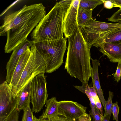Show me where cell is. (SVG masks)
Masks as SVG:
<instances>
[{
    "instance_id": "cell-1",
    "label": "cell",
    "mask_w": 121,
    "mask_h": 121,
    "mask_svg": "<svg viewBox=\"0 0 121 121\" xmlns=\"http://www.w3.org/2000/svg\"><path fill=\"white\" fill-rule=\"evenodd\" d=\"M46 14L45 7L42 3H39L25 5L19 10L6 16L0 27V36H7L5 52L10 53L27 39Z\"/></svg>"
},
{
    "instance_id": "cell-2",
    "label": "cell",
    "mask_w": 121,
    "mask_h": 121,
    "mask_svg": "<svg viewBox=\"0 0 121 121\" xmlns=\"http://www.w3.org/2000/svg\"><path fill=\"white\" fill-rule=\"evenodd\" d=\"M67 38L68 45L65 69L71 77L78 79L82 84H88L92 69L90 62L91 46L78 25Z\"/></svg>"
},
{
    "instance_id": "cell-3",
    "label": "cell",
    "mask_w": 121,
    "mask_h": 121,
    "mask_svg": "<svg viewBox=\"0 0 121 121\" xmlns=\"http://www.w3.org/2000/svg\"><path fill=\"white\" fill-rule=\"evenodd\" d=\"M67 9L57 2L33 30L34 41L52 40L64 38L63 23Z\"/></svg>"
},
{
    "instance_id": "cell-4",
    "label": "cell",
    "mask_w": 121,
    "mask_h": 121,
    "mask_svg": "<svg viewBox=\"0 0 121 121\" xmlns=\"http://www.w3.org/2000/svg\"><path fill=\"white\" fill-rule=\"evenodd\" d=\"M31 41L44 61L47 73H52L62 65L67 48L66 39Z\"/></svg>"
},
{
    "instance_id": "cell-5",
    "label": "cell",
    "mask_w": 121,
    "mask_h": 121,
    "mask_svg": "<svg viewBox=\"0 0 121 121\" xmlns=\"http://www.w3.org/2000/svg\"><path fill=\"white\" fill-rule=\"evenodd\" d=\"M29 59L19 82L12 91L17 96L36 76L46 72L44 61L32 44Z\"/></svg>"
},
{
    "instance_id": "cell-6",
    "label": "cell",
    "mask_w": 121,
    "mask_h": 121,
    "mask_svg": "<svg viewBox=\"0 0 121 121\" xmlns=\"http://www.w3.org/2000/svg\"><path fill=\"white\" fill-rule=\"evenodd\" d=\"M84 37L92 46L96 47L101 39L107 34L121 28V22L111 23L100 22L92 19L80 27Z\"/></svg>"
},
{
    "instance_id": "cell-7",
    "label": "cell",
    "mask_w": 121,
    "mask_h": 121,
    "mask_svg": "<svg viewBox=\"0 0 121 121\" xmlns=\"http://www.w3.org/2000/svg\"><path fill=\"white\" fill-rule=\"evenodd\" d=\"M44 73L38 74L32 80L30 88V102L33 112H40L47 100L46 76Z\"/></svg>"
},
{
    "instance_id": "cell-8",
    "label": "cell",
    "mask_w": 121,
    "mask_h": 121,
    "mask_svg": "<svg viewBox=\"0 0 121 121\" xmlns=\"http://www.w3.org/2000/svg\"><path fill=\"white\" fill-rule=\"evenodd\" d=\"M17 105V96L6 80L0 85V121H3Z\"/></svg>"
},
{
    "instance_id": "cell-9",
    "label": "cell",
    "mask_w": 121,
    "mask_h": 121,
    "mask_svg": "<svg viewBox=\"0 0 121 121\" xmlns=\"http://www.w3.org/2000/svg\"><path fill=\"white\" fill-rule=\"evenodd\" d=\"M59 115H62L70 121H78L79 118L87 114V108L73 101H58Z\"/></svg>"
},
{
    "instance_id": "cell-10",
    "label": "cell",
    "mask_w": 121,
    "mask_h": 121,
    "mask_svg": "<svg viewBox=\"0 0 121 121\" xmlns=\"http://www.w3.org/2000/svg\"><path fill=\"white\" fill-rule=\"evenodd\" d=\"M80 0H73L65 16L63 23V33L66 39L72 35L78 26V10Z\"/></svg>"
},
{
    "instance_id": "cell-11",
    "label": "cell",
    "mask_w": 121,
    "mask_h": 121,
    "mask_svg": "<svg viewBox=\"0 0 121 121\" xmlns=\"http://www.w3.org/2000/svg\"><path fill=\"white\" fill-rule=\"evenodd\" d=\"M32 45L31 41L27 39L17 46L13 51L8 62L6 69V81L9 84L11 82L13 73L20 58L28 48Z\"/></svg>"
},
{
    "instance_id": "cell-12",
    "label": "cell",
    "mask_w": 121,
    "mask_h": 121,
    "mask_svg": "<svg viewBox=\"0 0 121 121\" xmlns=\"http://www.w3.org/2000/svg\"><path fill=\"white\" fill-rule=\"evenodd\" d=\"M98 48L110 62L113 63L121 62V42L116 43H103L99 45Z\"/></svg>"
},
{
    "instance_id": "cell-13",
    "label": "cell",
    "mask_w": 121,
    "mask_h": 121,
    "mask_svg": "<svg viewBox=\"0 0 121 121\" xmlns=\"http://www.w3.org/2000/svg\"><path fill=\"white\" fill-rule=\"evenodd\" d=\"M30 48H28L21 56L15 69L11 82L9 84L12 90L18 83L27 62L31 53Z\"/></svg>"
},
{
    "instance_id": "cell-14",
    "label": "cell",
    "mask_w": 121,
    "mask_h": 121,
    "mask_svg": "<svg viewBox=\"0 0 121 121\" xmlns=\"http://www.w3.org/2000/svg\"><path fill=\"white\" fill-rule=\"evenodd\" d=\"M92 63V69L91 77L92 79V82L95 87L98 95L103 106L104 110L105 108L106 101L103 95V91L100 85L99 76L98 68L100 65V63L99 60L91 59Z\"/></svg>"
},
{
    "instance_id": "cell-15",
    "label": "cell",
    "mask_w": 121,
    "mask_h": 121,
    "mask_svg": "<svg viewBox=\"0 0 121 121\" xmlns=\"http://www.w3.org/2000/svg\"><path fill=\"white\" fill-rule=\"evenodd\" d=\"M32 80L29 82L17 95V105L16 109L19 112L30 104L31 100L30 88Z\"/></svg>"
},
{
    "instance_id": "cell-16",
    "label": "cell",
    "mask_w": 121,
    "mask_h": 121,
    "mask_svg": "<svg viewBox=\"0 0 121 121\" xmlns=\"http://www.w3.org/2000/svg\"><path fill=\"white\" fill-rule=\"evenodd\" d=\"M58 101L56 97H52L46 101V108L39 118L48 119L59 115Z\"/></svg>"
},
{
    "instance_id": "cell-17",
    "label": "cell",
    "mask_w": 121,
    "mask_h": 121,
    "mask_svg": "<svg viewBox=\"0 0 121 121\" xmlns=\"http://www.w3.org/2000/svg\"><path fill=\"white\" fill-rule=\"evenodd\" d=\"M121 42V28L115 30L104 36L101 40L97 47L102 43H116Z\"/></svg>"
},
{
    "instance_id": "cell-18",
    "label": "cell",
    "mask_w": 121,
    "mask_h": 121,
    "mask_svg": "<svg viewBox=\"0 0 121 121\" xmlns=\"http://www.w3.org/2000/svg\"><path fill=\"white\" fill-rule=\"evenodd\" d=\"M92 12L79 6L77 15L78 25L81 27L92 19Z\"/></svg>"
},
{
    "instance_id": "cell-19",
    "label": "cell",
    "mask_w": 121,
    "mask_h": 121,
    "mask_svg": "<svg viewBox=\"0 0 121 121\" xmlns=\"http://www.w3.org/2000/svg\"><path fill=\"white\" fill-rule=\"evenodd\" d=\"M102 4V0H80L79 7L92 12L96 6Z\"/></svg>"
},
{
    "instance_id": "cell-20",
    "label": "cell",
    "mask_w": 121,
    "mask_h": 121,
    "mask_svg": "<svg viewBox=\"0 0 121 121\" xmlns=\"http://www.w3.org/2000/svg\"><path fill=\"white\" fill-rule=\"evenodd\" d=\"M108 97L107 101H106L104 109V116L109 115L111 116L112 113V109L113 104L112 99L113 96V93L110 91L108 92Z\"/></svg>"
},
{
    "instance_id": "cell-21",
    "label": "cell",
    "mask_w": 121,
    "mask_h": 121,
    "mask_svg": "<svg viewBox=\"0 0 121 121\" xmlns=\"http://www.w3.org/2000/svg\"><path fill=\"white\" fill-rule=\"evenodd\" d=\"M23 110V113L21 121H34L33 112L30 108V104Z\"/></svg>"
},
{
    "instance_id": "cell-22",
    "label": "cell",
    "mask_w": 121,
    "mask_h": 121,
    "mask_svg": "<svg viewBox=\"0 0 121 121\" xmlns=\"http://www.w3.org/2000/svg\"><path fill=\"white\" fill-rule=\"evenodd\" d=\"M33 118L34 121H70L65 117H61L58 115L45 119L37 118L35 115H33Z\"/></svg>"
},
{
    "instance_id": "cell-23",
    "label": "cell",
    "mask_w": 121,
    "mask_h": 121,
    "mask_svg": "<svg viewBox=\"0 0 121 121\" xmlns=\"http://www.w3.org/2000/svg\"><path fill=\"white\" fill-rule=\"evenodd\" d=\"M19 112L16 108L3 121H18Z\"/></svg>"
},
{
    "instance_id": "cell-24",
    "label": "cell",
    "mask_w": 121,
    "mask_h": 121,
    "mask_svg": "<svg viewBox=\"0 0 121 121\" xmlns=\"http://www.w3.org/2000/svg\"><path fill=\"white\" fill-rule=\"evenodd\" d=\"M108 20L114 22H121V8L108 18Z\"/></svg>"
},
{
    "instance_id": "cell-25",
    "label": "cell",
    "mask_w": 121,
    "mask_h": 121,
    "mask_svg": "<svg viewBox=\"0 0 121 121\" xmlns=\"http://www.w3.org/2000/svg\"><path fill=\"white\" fill-rule=\"evenodd\" d=\"M119 110V107L118 105L117 102L113 104L112 109L113 114V119L116 121H119L118 116Z\"/></svg>"
},
{
    "instance_id": "cell-26",
    "label": "cell",
    "mask_w": 121,
    "mask_h": 121,
    "mask_svg": "<svg viewBox=\"0 0 121 121\" xmlns=\"http://www.w3.org/2000/svg\"><path fill=\"white\" fill-rule=\"evenodd\" d=\"M112 75H113L115 81L117 82H119L121 78V62H118L116 72Z\"/></svg>"
},
{
    "instance_id": "cell-27",
    "label": "cell",
    "mask_w": 121,
    "mask_h": 121,
    "mask_svg": "<svg viewBox=\"0 0 121 121\" xmlns=\"http://www.w3.org/2000/svg\"><path fill=\"white\" fill-rule=\"evenodd\" d=\"M88 97L90 101V105L91 108V112H90V114L92 117V121H94V117L95 115V109L96 106L95 105V101L93 98L92 96H89Z\"/></svg>"
},
{
    "instance_id": "cell-28",
    "label": "cell",
    "mask_w": 121,
    "mask_h": 121,
    "mask_svg": "<svg viewBox=\"0 0 121 121\" xmlns=\"http://www.w3.org/2000/svg\"><path fill=\"white\" fill-rule=\"evenodd\" d=\"M104 8L108 9H111L113 8L117 7L116 5L111 0H102Z\"/></svg>"
},
{
    "instance_id": "cell-29",
    "label": "cell",
    "mask_w": 121,
    "mask_h": 121,
    "mask_svg": "<svg viewBox=\"0 0 121 121\" xmlns=\"http://www.w3.org/2000/svg\"><path fill=\"white\" fill-rule=\"evenodd\" d=\"M95 113L94 121H101L103 116L101 115L99 110L96 106L95 109Z\"/></svg>"
},
{
    "instance_id": "cell-30",
    "label": "cell",
    "mask_w": 121,
    "mask_h": 121,
    "mask_svg": "<svg viewBox=\"0 0 121 121\" xmlns=\"http://www.w3.org/2000/svg\"><path fill=\"white\" fill-rule=\"evenodd\" d=\"M73 0H61L58 2L65 8L68 9L70 6Z\"/></svg>"
},
{
    "instance_id": "cell-31",
    "label": "cell",
    "mask_w": 121,
    "mask_h": 121,
    "mask_svg": "<svg viewBox=\"0 0 121 121\" xmlns=\"http://www.w3.org/2000/svg\"><path fill=\"white\" fill-rule=\"evenodd\" d=\"M90 90L92 96L94 100L99 98L95 87L94 85H93V86L92 87H90Z\"/></svg>"
},
{
    "instance_id": "cell-32",
    "label": "cell",
    "mask_w": 121,
    "mask_h": 121,
    "mask_svg": "<svg viewBox=\"0 0 121 121\" xmlns=\"http://www.w3.org/2000/svg\"><path fill=\"white\" fill-rule=\"evenodd\" d=\"M95 105L97 107L99 110L101 115L103 116V107L101 104V102L99 98L95 100Z\"/></svg>"
},
{
    "instance_id": "cell-33",
    "label": "cell",
    "mask_w": 121,
    "mask_h": 121,
    "mask_svg": "<svg viewBox=\"0 0 121 121\" xmlns=\"http://www.w3.org/2000/svg\"><path fill=\"white\" fill-rule=\"evenodd\" d=\"M111 0L116 5L117 7L121 8V0Z\"/></svg>"
},
{
    "instance_id": "cell-34",
    "label": "cell",
    "mask_w": 121,
    "mask_h": 121,
    "mask_svg": "<svg viewBox=\"0 0 121 121\" xmlns=\"http://www.w3.org/2000/svg\"><path fill=\"white\" fill-rule=\"evenodd\" d=\"M88 114H87L80 117L78 121H87Z\"/></svg>"
},
{
    "instance_id": "cell-35",
    "label": "cell",
    "mask_w": 121,
    "mask_h": 121,
    "mask_svg": "<svg viewBox=\"0 0 121 121\" xmlns=\"http://www.w3.org/2000/svg\"><path fill=\"white\" fill-rule=\"evenodd\" d=\"M111 116L109 115L103 116L101 121H110Z\"/></svg>"
},
{
    "instance_id": "cell-36",
    "label": "cell",
    "mask_w": 121,
    "mask_h": 121,
    "mask_svg": "<svg viewBox=\"0 0 121 121\" xmlns=\"http://www.w3.org/2000/svg\"><path fill=\"white\" fill-rule=\"evenodd\" d=\"M87 121H92L90 114H88Z\"/></svg>"
}]
</instances>
